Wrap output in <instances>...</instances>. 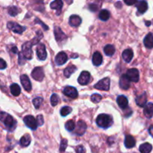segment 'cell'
Returning <instances> with one entry per match:
<instances>
[{
  "label": "cell",
  "instance_id": "f546056e",
  "mask_svg": "<svg viewBox=\"0 0 153 153\" xmlns=\"http://www.w3.org/2000/svg\"><path fill=\"white\" fill-rule=\"evenodd\" d=\"M30 143H31V137H30L29 134H25L21 137L20 140H19V143L23 147L28 146L30 144Z\"/></svg>",
  "mask_w": 153,
  "mask_h": 153
},
{
  "label": "cell",
  "instance_id": "cb8c5ba5",
  "mask_svg": "<svg viewBox=\"0 0 153 153\" xmlns=\"http://www.w3.org/2000/svg\"><path fill=\"white\" fill-rule=\"evenodd\" d=\"M133 56H134V54H133V51L131 49H126L123 52V58L127 63H129L132 60Z\"/></svg>",
  "mask_w": 153,
  "mask_h": 153
},
{
  "label": "cell",
  "instance_id": "f35d334b",
  "mask_svg": "<svg viewBox=\"0 0 153 153\" xmlns=\"http://www.w3.org/2000/svg\"><path fill=\"white\" fill-rule=\"evenodd\" d=\"M67 146V140L66 139H62L61 141V145H60V152H64L65 151L66 148Z\"/></svg>",
  "mask_w": 153,
  "mask_h": 153
},
{
  "label": "cell",
  "instance_id": "ffe728a7",
  "mask_svg": "<svg viewBox=\"0 0 153 153\" xmlns=\"http://www.w3.org/2000/svg\"><path fill=\"white\" fill-rule=\"evenodd\" d=\"M146 102H147V97H146V94L145 92L136 98V103L140 107H145Z\"/></svg>",
  "mask_w": 153,
  "mask_h": 153
},
{
  "label": "cell",
  "instance_id": "30bf717a",
  "mask_svg": "<svg viewBox=\"0 0 153 153\" xmlns=\"http://www.w3.org/2000/svg\"><path fill=\"white\" fill-rule=\"evenodd\" d=\"M91 79V74L88 71H82L78 79V82L81 85H86L89 83Z\"/></svg>",
  "mask_w": 153,
  "mask_h": 153
},
{
  "label": "cell",
  "instance_id": "277c9868",
  "mask_svg": "<svg viewBox=\"0 0 153 153\" xmlns=\"http://www.w3.org/2000/svg\"><path fill=\"white\" fill-rule=\"evenodd\" d=\"M110 79L108 77L104 78L103 79L98 82V83L94 85V88L100 91H108L110 88Z\"/></svg>",
  "mask_w": 153,
  "mask_h": 153
},
{
  "label": "cell",
  "instance_id": "484cf974",
  "mask_svg": "<svg viewBox=\"0 0 153 153\" xmlns=\"http://www.w3.org/2000/svg\"><path fill=\"white\" fill-rule=\"evenodd\" d=\"M137 10L140 13H144L148 9V4L146 1H139L136 4Z\"/></svg>",
  "mask_w": 153,
  "mask_h": 153
},
{
  "label": "cell",
  "instance_id": "9c48e42d",
  "mask_svg": "<svg viewBox=\"0 0 153 153\" xmlns=\"http://www.w3.org/2000/svg\"><path fill=\"white\" fill-rule=\"evenodd\" d=\"M31 76L34 80H37L40 82L44 78V72H43V68L41 67H35L31 72Z\"/></svg>",
  "mask_w": 153,
  "mask_h": 153
},
{
  "label": "cell",
  "instance_id": "d6986e66",
  "mask_svg": "<svg viewBox=\"0 0 153 153\" xmlns=\"http://www.w3.org/2000/svg\"><path fill=\"white\" fill-rule=\"evenodd\" d=\"M135 139L134 138V137L131 135H126L125 137V141H124V144L125 146L128 149L130 148H133L135 146Z\"/></svg>",
  "mask_w": 153,
  "mask_h": 153
},
{
  "label": "cell",
  "instance_id": "7c38bea8",
  "mask_svg": "<svg viewBox=\"0 0 153 153\" xmlns=\"http://www.w3.org/2000/svg\"><path fill=\"white\" fill-rule=\"evenodd\" d=\"M87 129V124L84 121L79 120L76 126L75 133L78 135H83Z\"/></svg>",
  "mask_w": 153,
  "mask_h": 153
},
{
  "label": "cell",
  "instance_id": "f6af8a7d",
  "mask_svg": "<svg viewBox=\"0 0 153 153\" xmlns=\"http://www.w3.org/2000/svg\"><path fill=\"white\" fill-rule=\"evenodd\" d=\"M11 51L14 54H16L18 52V50H17V48L16 47V46H13V47L11 48Z\"/></svg>",
  "mask_w": 153,
  "mask_h": 153
},
{
  "label": "cell",
  "instance_id": "d6a6232c",
  "mask_svg": "<svg viewBox=\"0 0 153 153\" xmlns=\"http://www.w3.org/2000/svg\"><path fill=\"white\" fill-rule=\"evenodd\" d=\"M76 124L73 120H69L65 123V128L69 131H73V130L76 129Z\"/></svg>",
  "mask_w": 153,
  "mask_h": 153
},
{
  "label": "cell",
  "instance_id": "7bdbcfd3",
  "mask_svg": "<svg viewBox=\"0 0 153 153\" xmlns=\"http://www.w3.org/2000/svg\"><path fill=\"white\" fill-rule=\"evenodd\" d=\"M6 67H7V64H6V62L2 59V58H1V59H0V69H1V70H4Z\"/></svg>",
  "mask_w": 153,
  "mask_h": 153
},
{
  "label": "cell",
  "instance_id": "bcb514c9",
  "mask_svg": "<svg viewBox=\"0 0 153 153\" xmlns=\"http://www.w3.org/2000/svg\"><path fill=\"white\" fill-rule=\"evenodd\" d=\"M149 134L153 137V126H151L149 128Z\"/></svg>",
  "mask_w": 153,
  "mask_h": 153
},
{
  "label": "cell",
  "instance_id": "60d3db41",
  "mask_svg": "<svg viewBox=\"0 0 153 153\" xmlns=\"http://www.w3.org/2000/svg\"><path fill=\"white\" fill-rule=\"evenodd\" d=\"M76 153H85V149L83 146H78L76 148Z\"/></svg>",
  "mask_w": 153,
  "mask_h": 153
},
{
  "label": "cell",
  "instance_id": "1f68e13d",
  "mask_svg": "<svg viewBox=\"0 0 153 153\" xmlns=\"http://www.w3.org/2000/svg\"><path fill=\"white\" fill-rule=\"evenodd\" d=\"M111 13L109 12V10H106V9H103L100 12V14H99V17L101 20L102 21H107L108 19L110 18Z\"/></svg>",
  "mask_w": 153,
  "mask_h": 153
},
{
  "label": "cell",
  "instance_id": "d4e9b609",
  "mask_svg": "<svg viewBox=\"0 0 153 153\" xmlns=\"http://www.w3.org/2000/svg\"><path fill=\"white\" fill-rule=\"evenodd\" d=\"M70 25L73 27H77L80 25L82 23V19L78 15H72L70 17V20H69Z\"/></svg>",
  "mask_w": 153,
  "mask_h": 153
},
{
  "label": "cell",
  "instance_id": "603a6c76",
  "mask_svg": "<svg viewBox=\"0 0 153 153\" xmlns=\"http://www.w3.org/2000/svg\"><path fill=\"white\" fill-rule=\"evenodd\" d=\"M143 43L144 46L147 49H152L153 48V34L152 33H149L145 37L143 40Z\"/></svg>",
  "mask_w": 153,
  "mask_h": 153
},
{
  "label": "cell",
  "instance_id": "9a60e30c",
  "mask_svg": "<svg viewBox=\"0 0 153 153\" xmlns=\"http://www.w3.org/2000/svg\"><path fill=\"white\" fill-rule=\"evenodd\" d=\"M67 58H68V57H67V54L64 52H61L57 54V55L55 56V63L58 65L61 66L67 62Z\"/></svg>",
  "mask_w": 153,
  "mask_h": 153
},
{
  "label": "cell",
  "instance_id": "6da1fadb",
  "mask_svg": "<svg viewBox=\"0 0 153 153\" xmlns=\"http://www.w3.org/2000/svg\"><path fill=\"white\" fill-rule=\"evenodd\" d=\"M43 37V34L40 31L37 32V35L31 41H28L22 46V55L25 60H31L33 57L32 46L38 43L40 39Z\"/></svg>",
  "mask_w": 153,
  "mask_h": 153
},
{
  "label": "cell",
  "instance_id": "74e56055",
  "mask_svg": "<svg viewBox=\"0 0 153 153\" xmlns=\"http://www.w3.org/2000/svg\"><path fill=\"white\" fill-rule=\"evenodd\" d=\"M102 100V96L99 94H94L91 96V101L94 103H99Z\"/></svg>",
  "mask_w": 153,
  "mask_h": 153
},
{
  "label": "cell",
  "instance_id": "83f0119b",
  "mask_svg": "<svg viewBox=\"0 0 153 153\" xmlns=\"http://www.w3.org/2000/svg\"><path fill=\"white\" fill-rule=\"evenodd\" d=\"M152 146L149 143H143L139 147V150L141 153H149L152 151Z\"/></svg>",
  "mask_w": 153,
  "mask_h": 153
},
{
  "label": "cell",
  "instance_id": "b9f144b4",
  "mask_svg": "<svg viewBox=\"0 0 153 153\" xmlns=\"http://www.w3.org/2000/svg\"><path fill=\"white\" fill-rule=\"evenodd\" d=\"M98 8H99V7L95 4H91L89 5V9L93 12L97 11V10H98Z\"/></svg>",
  "mask_w": 153,
  "mask_h": 153
},
{
  "label": "cell",
  "instance_id": "f1b7e54d",
  "mask_svg": "<svg viewBox=\"0 0 153 153\" xmlns=\"http://www.w3.org/2000/svg\"><path fill=\"white\" fill-rule=\"evenodd\" d=\"M77 68L76 67L73 65H70L67 67V68L64 70V75L66 78H70L73 73H74L76 71Z\"/></svg>",
  "mask_w": 153,
  "mask_h": 153
},
{
  "label": "cell",
  "instance_id": "7402d4cb",
  "mask_svg": "<svg viewBox=\"0 0 153 153\" xmlns=\"http://www.w3.org/2000/svg\"><path fill=\"white\" fill-rule=\"evenodd\" d=\"M143 114L147 118L150 119L153 116V103L149 102L146 105L143 109Z\"/></svg>",
  "mask_w": 153,
  "mask_h": 153
},
{
  "label": "cell",
  "instance_id": "8d00e7d4",
  "mask_svg": "<svg viewBox=\"0 0 153 153\" xmlns=\"http://www.w3.org/2000/svg\"><path fill=\"white\" fill-rule=\"evenodd\" d=\"M50 101H51V105L52 106H56L58 104V102H59V97L56 94H53L52 96H51V99H50Z\"/></svg>",
  "mask_w": 153,
  "mask_h": 153
},
{
  "label": "cell",
  "instance_id": "ee69618b",
  "mask_svg": "<svg viewBox=\"0 0 153 153\" xmlns=\"http://www.w3.org/2000/svg\"><path fill=\"white\" fill-rule=\"evenodd\" d=\"M125 3L128 5H131V4H137V1H128V0H125Z\"/></svg>",
  "mask_w": 153,
  "mask_h": 153
},
{
  "label": "cell",
  "instance_id": "e575fe53",
  "mask_svg": "<svg viewBox=\"0 0 153 153\" xmlns=\"http://www.w3.org/2000/svg\"><path fill=\"white\" fill-rule=\"evenodd\" d=\"M43 101V99L41 98V97H36L35 99L33 100L32 102H33V105H34V106L35 107V108L38 109L40 107V105H41Z\"/></svg>",
  "mask_w": 153,
  "mask_h": 153
},
{
  "label": "cell",
  "instance_id": "4fadbf2b",
  "mask_svg": "<svg viewBox=\"0 0 153 153\" xmlns=\"http://www.w3.org/2000/svg\"><path fill=\"white\" fill-rule=\"evenodd\" d=\"M130 82H131V81L129 80V79L128 78L127 75H122L120 79V87L123 90H128L130 87Z\"/></svg>",
  "mask_w": 153,
  "mask_h": 153
},
{
  "label": "cell",
  "instance_id": "d590c367",
  "mask_svg": "<svg viewBox=\"0 0 153 153\" xmlns=\"http://www.w3.org/2000/svg\"><path fill=\"white\" fill-rule=\"evenodd\" d=\"M19 11V9L16 6H10L8 8V13L9 15L12 16H15Z\"/></svg>",
  "mask_w": 153,
  "mask_h": 153
},
{
  "label": "cell",
  "instance_id": "2e32d148",
  "mask_svg": "<svg viewBox=\"0 0 153 153\" xmlns=\"http://www.w3.org/2000/svg\"><path fill=\"white\" fill-rule=\"evenodd\" d=\"M117 105H119V107L122 109H126L128 108V99L123 95L118 96L117 98Z\"/></svg>",
  "mask_w": 153,
  "mask_h": 153
},
{
  "label": "cell",
  "instance_id": "5bb4252c",
  "mask_svg": "<svg viewBox=\"0 0 153 153\" xmlns=\"http://www.w3.org/2000/svg\"><path fill=\"white\" fill-rule=\"evenodd\" d=\"M20 81L21 84H22L24 89L26 91H28V92L31 91V84L29 80V78L28 77V76H27V75H22V76H20Z\"/></svg>",
  "mask_w": 153,
  "mask_h": 153
},
{
  "label": "cell",
  "instance_id": "ac0fdd59",
  "mask_svg": "<svg viewBox=\"0 0 153 153\" xmlns=\"http://www.w3.org/2000/svg\"><path fill=\"white\" fill-rule=\"evenodd\" d=\"M50 7L52 9H55L57 10V15H59L61 12V9L63 7V1L61 0H56L51 2Z\"/></svg>",
  "mask_w": 153,
  "mask_h": 153
},
{
  "label": "cell",
  "instance_id": "e0dca14e",
  "mask_svg": "<svg viewBox=\"0 0 153 153\" xmlns=\"http://www.w3.org/2000/svg\"><path fill=\"white\" fill-rule=\"evenodd\" d=\"M54 33H55V39H56L57 41H62L63 40L66 38V35L64 32L62 31V30L61 29V28L58 26H55L54 28Z\"/></svg>",
  "mask_w": 153,
  "mask_h": 153
},
{
  "label": "cell",
  "instance_id": "3957f363",
  "mask_svg": "<svg viewBox=\"0 0 153 153\" xmlns=\"http://www.w3.org/2000/svg\"><path fill=\"white\" fill-rule=\"evenodd\" d=\"M96 122H97V126L100 128H108L111 126V125L113 124V119L110 115L101 114L97 117Z\"/></svg>",
  "mask_w": 153,
  "mask_h": 153
},
{
  "label": "cell",
  "instance_id": "7dc6e473",
  "mask_svg": "<svg viewBox=\"0 0 153 153\" xmlns=\"http://www.w3.org/2000/svg\"><path fill=\"white\" fill-rule=\"evenodd\" d=\"M146 25H147V26H149V25H151V22H146Z\"/></svg>",
  "mask_w": 153,
  "mask_h": 153
},
{
  "label": "cell",
  "instance_id": "8fae6325",
  "mask_svg": "<svg viewBox=\"0 0 153 153\" xmlns=\"http://www.w3.org/2000/svg\"><path fill=\"white\" fill-rule=\"evenodd\" d=\"M126 75L131 82H137L139 81V71L137 69H129L127 71Z\"/></svg>",
  "mask_w": 153,
  "mask_h": 153
},
{
  "label": "cell",
  "instance_id": "7a4b0ae2",
  "mask_svg": "<svg viewBox=\"0 0 153 153\" xmlns=\"http://www.w3.org/2000/svg\"><path fill=\"white\" fill-rule=\"evenodd\" d=\"M0 119H1V122L4 123L7 130L10 131H13L16 128V121L10 114L4 113V112H1V115H0Z\"/></svg>",
  "mask_w": 153,
  "mask_h": 153
},
{
  "label": "cell",
  "instance_id": "836d02e7",
  "mask_svg": "<svg viewBox=\"0 0 153 153\" xmlns=\"http://www.w3.org/2000/svg\"><path fill=\"white\" fill-rule=\"evenodd\" d=\"M72 111H73L72 108L69 107V106H64V107H63L61 109L60 113H61V115L62 117H66L67 116V115L70 114L72 112Z\"/></svg>",
  "mask_w": 153,
  "mask_h": 153
},
{
  "label": "cell",
  "instance_id": "5b68a950",
  "mask_svg": "<svg viewBox=\"0 0 153 153\" xmlns=\"http://www.w3.org/2000/svg\"><path fill=\"white\" fill-rule=\"evenodd\" d=\"M23 121L25 125H26V126L32 130H36L37 126H38L37 120L34 117L31 116V115H27V116H25L23 118Z\"/></svg>",
  "mask_w": 153,
  "mask_h": 153
},
{
  "label": "cell",
  "instance_id": "8992f818",
  "mask_svg": "<svg viewBox=\"0 0 153 153\" xmlns=\"http://www.w3.org/2000/svg\"><path fill=\"white\" fill-rule=\"evenodd\" d=\"M36 52H37V58H39V60H40V61H45L46 59L47 53H46V46H45V45L43 43H40L37 45Z\"/></svg>",
  "mask_w": 153,
  "mask_h": 153
},
{
  "label": "cell",
  "instance_id": "ab89813d",
  "mask_svg": "<svg viewBox=\"0 0 153 153\" xmlns=\"http://www.w3.org/2000/svg\"><path fill=\"white\" fill-rule=\"evenodd\" d=\"M37 120V125L38 126H41L43 125L44 123V120H43V117L42 115H38L36 118Z\"/></svg>",
  "mask_w": 153,
  "mask_h": 153
},
{
  "label": "cell",
  "instance_id": "4316f807",
  "mask_svg": "<svg viewBox=\"0 0 153 153\" xmlns=\"http://www.w3.org/2000/svg\"><path fill=\"white\" fill-rule=\"evenodd\" d=\"M10 93L14 97H18L21 93L20 87L17 85V84H12L10 86Z\"/></svg>",
  "mask_w": 153,
  "mask_h": 153
},
{
  "label": "cell",
  "instance_id": "44dd1931",
  "mask_svg": "<svg viewBox=\"0 0 153 153\" xmlns=\"http://www.w3.org/2000/svg\"><path fill=\"white\" fill-rule=\"evenodd\" d=\"M93 64L94 66L99 67L102 63V56L101 53L100 52H96L93 55Z\"/></svg>",
  "mask_w": 153,
  "mask_h": 153
},
{
  "label": "cell",
  "instance_id": "4dcf8cb0",
  "mask_svg": "<svg viewBox=\"0 0 153 153\" xmlns=\"http://www.w3.org/2000/svg\"><path fill=\"white\" fill-rule=\"evenodd\" d=\"M104 52L107 56H112L115 53V48L113 45L108 44L105 46Z\"/></svg>",
  "mask_w": 153,
  "mask_h": 153
},
{
  "label": "cell",
  "instance_id": "52a82bcc",
  "mask_svg": "<svg viewBox=\"0 0 153 153\" xmlns=\"http://www.w3.org/2000/svg\"><path fill=\"white\" fill-rule=\"evenodd\" d=\"M7 26L9 29L11 30L14 33H16V34H22L25 30V27L22 26V25L15 22H8Z\"/></svg>",
  "mask_w": 153,
  "mask_h": 153
},
{
  "label": "cell",
  "instance_id": "ba28073f",
  "mask_svg": "<svg viewBox=\"0 0 153 153\" xmlns=\"http://www.w3.org/2000/svg\"><path fill=\"white\" fill-rule=\"evenodd\" d=\"M63 93L65 96L71 99H76L78 97V91L76 88L72 86H67L64 88Z\"/></svg>",
  "mask_w": 153,
  "mask_h": 153
}]
</instances>
